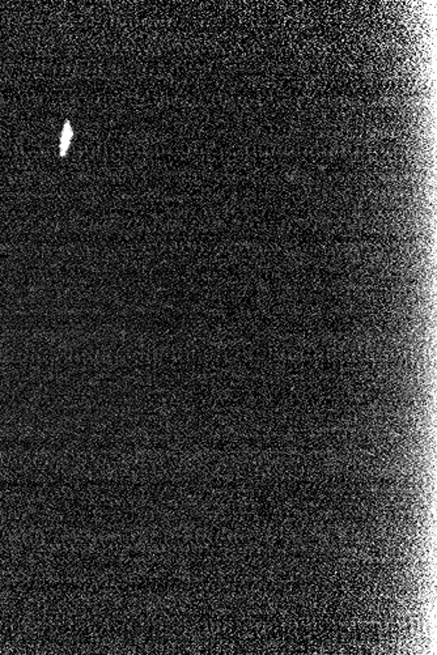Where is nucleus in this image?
I'll list each match as a JSON object with an SVG mask.
<instances>
[{
  "label": "nucleus",
  "instance_id": "1",
  "mask_svg": "<svg viewBox=\"0 0 437 655\" xmlns=\"http://www.w3.org/2000/svg\"><path fill=\"white\" fill-rule=\"evenodd\" d=\"M72 137H74V131H72V128H71L69 122H67V123L65 125V128H63V131H62V137H60V156H66V155H67V150H69Z\"/></svg>",
  "mask_w": 437,
  "mask_h": 655
}]
</instances>
